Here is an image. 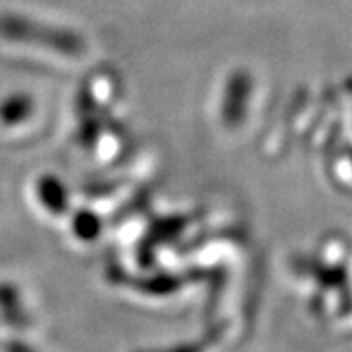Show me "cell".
<instances>
[{"label":"cell","mask_w":352,"mask_h":352,"mask_svg":"<svg viewBox=\"0 0 352 352\" xmlns=\"http://www.w3.org/2000/svg\"><path fill=\"white\" fill-rule=\"evenodd\" d=\"M0 309H2V317L14 327H24L28 323L25 315L18 305V296L10 286H0Z\"/></svg>","instance_id":"obj_1"},{"label":"cell","mask_w":352,"mask_h":352,"mask_svg":"<svg viewBox=\"0 0 352 352\" xmlns=\"http://www.w3.org/2000/svg\"><path fill=\"white\" fill-rule=\"evenodd\" d=\"M210 344L201 339L200 342H190V344H180L175 349H168V351H139V352H204Z\"/></svg>","instance_id":"obj_2"},{"label":"cell","mask_w":352,"mask_h":352,"mask_svg":"<svg viewBox=\"0 0 352 352\" xmlns=\"http://www.w3.org/2000/svg\"><path fill=\"white\" fill-rule=\"evenodd\" d=\"M6 351L8 352H36L32 346H28L24 342H20V340H12V342H8L6 344Z\"/></svg>","instance_id":"obj_3"}]
</instances>
